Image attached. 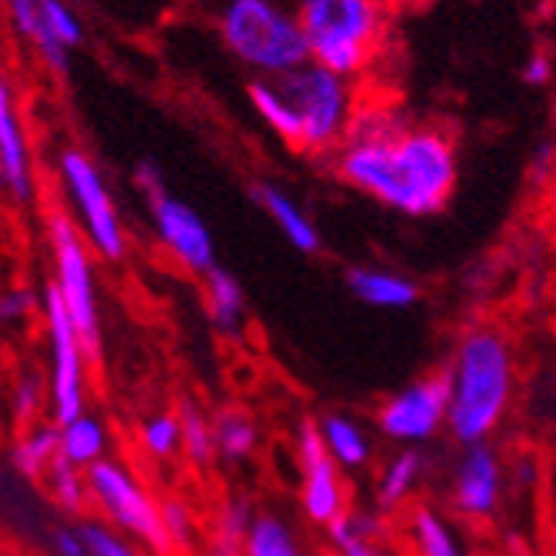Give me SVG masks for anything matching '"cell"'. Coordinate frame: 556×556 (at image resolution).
Masks as SVG:
<instances>
[{
	"mask_svg": "<svg viewBox=\"0 0 556 556\" xmlns=\"http://www.w3.org/2000/svg\"><path fill=\"white\" fill-rule=\"evenodd\" d=\"M8 21L14 27V34L34 50V58L43 47V34H40V0H4Z\"/></svg>",
	"mask_w": 556,
	"mask_h": 556,
	"instance_id": "34",
	"label": "cell"
},
{
	"mask_svg": "<svg viewBox=\"0 0 556 556\" xmlns=\"http://www.w3.org/2000/svg\"><path fill=\"white\" fill-rule=\"evenodd\" d=\"M50 556H90V549L77 527H58L50 530Z\"/></svg>",
	"mask_w": 556,
	"mask_h": 556,
	"instance_id": "36",
	"label": "cell"
},
{
	"mask_svg": "<svg viewBox=\"0 0 556 556\" xmlns=\"http://www.w3.org/2000/svg\"><path fill=\"white\" fill-rule=\"evenodd\" d=\"M549 77H553V61L543 54V50H536V54L527 61V67H523V80L527 84H549Z\"/></svg>",
	"mask_w": 556,
	"mask_h": 556,
	"instance_id": "38",
	"label": "cell"
},
{
	"mask_svg": "<svg viewBox=\"0 0 556 556\" xmlns=\"http://www.w3.org/2000/svg\"><path fill=\"white\" fill-rule=\"evenodd\" d=\"M553 127H556V104H553Z\"/></svg>",
	"mask_w": 556,
	"mask_h": 556,
	"instance_id": "42",
	"label": "cell"
},
{
	"mask_svg": "<svg viewBox=\"0 0 556 556\" xmlns=\"http://www.w3.org/2000/svg\"><path fill=\"white\" fill-rule=\"evenodd\" d=\"M43 224H47L50 261H54V280L50 283H54L61 303L71 314L87 364H100V357H104V327H100V300H97L90 247L84 243L71 214L61 207H50Z\"/></svg>",
	"mask_w": 556,
	"mask_h": 556,
	"instance_id": "6",
	"label": "cell"
},
{
	"mask_svg": "<svg viewBox=\"0 0 556 556\" xmlns=\"http://www.w3.org/2000/svg\"><path fill=\"white\" fill-rule=\"evenodd\" d=\"M34 314H40V296L30 287H11L0 293V324L4 327L24 324Z\"/></svg>",
	"mask_w": 556,
	"mask_h": 556,
	"instance_id": "35",
	"label": "cell"
},
{
	"mask_svg": "<svg viewBox=\"0 0 556 556\" xmlns=\"http://www.w3.org/2000/svg\"><path fill=\"white\" fill-rule=\"evenodd\" d=\"M311 64L364 80L390 40L393 0H293Z\"/></svg>",
	"mask_w": 556,
	"mask_h": 556,
	"instance_id": "3",
	"label": "cell"
},
{
	"mask_svg": "<svg viewBox=\"0 0 556 556\" xmlns=\"http://www.w3.org/2000/svg\"><path fill=\"white\" fill-rule=\"evenodd\" d=\"M40 317L47 327V353H50L47 410H50V424L64 427L74 417L87 414V357L54 283H47L40 293Z\"/></svg>",
	"mask_w": 556,
	"mask_h": 556,
	"instance_id": "9",
	"label": "cell"
},
{
	"mask_svg": "<svg viewBox=\"0 0 556 556\" xmlns=\"http://www.w3.org/2000/svg\"><path fill=\"white\" fill-rule=\"evenodd\" d=\"M296 470H300V510L314 527H330L350 510V493L340 467L327 457L317 420H303L296 427Z\"/></svg>",
	"mask_w": 556,
	"mask_h": 556,
	"instance_id": "11",
	"label": "cell"
},
{
	"mask_svg": "<svg viewBox=\"0 0 556 556\" xmlns=\"http://www.w3.org/2000/svg\"><path fill=\"white\" fill-rule=\"evenodd\" d=\"M393 4H420V0H393Z\"/></svg>",
	"mask_w": 556,
	"mask_h": 556,
	"instance_id": "41",
	"label": "cell"
},
{
	"mask_svg": "<svg viewBox=\"0 0 556 556\" xmlns=\"http://www.w3.org/2000/svg\"><path fill=\"white\" fill-rule=\"evenodd\" d=\"M147 214H150V224H154L161 247L174 257V264H180L193 277H204L217 267V243H214L207 220L190 204H184L180 197L167 190L150 193Z\"/></svg>",
	"mask_w": 556,
	"mask_h": 556,
	"instance_id": "12",
	"label": "cell"
},
{
	"mask_svg": "<svg viewBox=\"0 0 556 556\" xmlns=\"http://www.w3.org/2000/svg\"><path fill=\"white\" fill-rule=\"evenodd\" d=\"M446 370V430L460 446L490 443L514 400V350L493 327H473L453 346Z\"/></svg>",
	"mask_w": 556,
	"mask_h": 556,
	"instance_id": "2",
	"label": "cell"
},
{
	"mask_svg": "<svg viewBox=\"0 0 556 556\" xmlns=\"http://www.w3.org/2000/svg\"><path fill=\"white\" fill-rule=\"evenodd\" d=\"M214 30L254 77L277 80L311 61L293 0H217Z\"/></svg>",
	"mask_w": 556,
	"mask_h": 556,
	"instance_id": "4",
	"label": "cell"
},
{
	"mask_svg": "<svg viewBox=\"0 0 556 556\" xmlns=\"http://www.w3.org/2000/svg\"><path fill=\"white\" fill-rule=\"evenodd\" d=\"M211 437H214V460L220 464H247L257 453L261 433L257 424L243 410H220L217 417H211Z\"/></svg>",
	"mask_w": 556,
	"mask_h": 556,
	"instance_id": "22",
	"label": "cell"
},
{
	"mask_svg": "<svg viewBox=\"0 0 556 556\" xmlns=\"http://www.w3.org/2000/svg\"><path fill=\"white\" fill-rule=\"evenodd\" d=\"M47 403V380L40 374H24L14 390H11V410H14V420L24 424V427H34L40 410Z\"/></svg>",
	"mask_w": 556,
	"mask_h": 556,
	"instance_id": "32",
	"label": "cell"
},
{
	"mask_svg": "<svg viewBox=\"0 0 556 556\" xmlns=\"http://www.w3.org/2000/svg\"><path fill=\"white\" fill-rule=\"evenodd\" d=\"M327 543L333 556H390L383 546V523L374 514L346 510L327 527Z\"/></svg>",
	"mask_w": 556,
	"mask_h": 556,
	"instance_id": "20",
	"label": "cell"
},
{
	"mask_svg": "<svg viewBox=\"0 0 556 556\" xmlns=\"http://www.w3.org/2000/svg\"><path fill=\"white\" fill-rule=\"evenodd\" d=\"M257 514H254V503H250L247 496H233L227 500L220 514H217V527H214V536L220 540H233V543H243L250 527H254Z\"/></svg>",
	"mask_w": 556,
	"mask_h": 556,
	"instance_id": "33",
	"label": "cell"
},
{
	"mask_svg": "<svg viewBox=\"0 0 556 556\" xmlns=\"http://www.w3.org/2000/svg\"><path fill=\"white\" fill-rule=\"evenodd\" d=\"M161 523H164V536H167L170 553H187L193 546L197 523H193V514L184 500H177V496L161 500Z\"/></svg>",
	"mask_w": 556,
	"mask_h": 556,
	"instance_id": "30",
	"label": "cell"
},
{
	"mask_svg": "<svg viewBox=\"0 0 556 556\" xmlns=\"http://www.w3.org/2000/svg\"><path fill=\"white\" fill-rule=\"evenodd\" d=\"M410 543L417 549V556H470V549L464 546V540L457 536L443 514H437L433 507H414L410 510Z\"/></svg>",
	"mask_w": 556,
	"mask_h": 556,
	"instance_id": "24",
	"label": "cell"
},
{
	"mask_svg": "<svg viewBox=\"0 0 556 556\" xmlns=\"http://www.w3.org/2000/svg\"><path fill=\"white\" fill-rule=\"evenodd\" d=\"M446 370L410 380L377 407V430L403 446L430 443L446 427Z\"/></svg>",
	"mask_w": 556,
	"mask_h": 556,
	"instance_id": "10",
	"label": "cell"
},
{
	"mask_svg": "<svg viewBox=\"0 0 556 556\" xmlns=\"http://www.w3.org/2000/svg\"><path fill=\"white\" fill-rule=\"evenodd\" d=\"M61 427L58 424H34L14 446V464L24 477H43L47 467L58 460Z\"/></svg>",
	"mask_w": 556,
	"mask_h": 556,
	"instance_id": "26",
	"label": "cell"
},
{
	"mask_svg": "<svg viewBox=\"0 0 556 556\" xmlns=\"http://www.w3.org/2000/svg\"><path fill=\"white\" fill-rule=\"evenodd\" d=\"M427 477V453L417 446H407L393 453L387 460V467L380 470L374 500H377V510L380 514H396L403 503H410V496L417 493V486Z\"/></svg>",
	"mask_w": 556,
	"mask_h": 556,
	"instance_id": "17",
	"label": "cell"
},
{
	"mask_svg": "<svg viewBox=\"0 0 556 556\" xmlns=\"http://www.w3.org/2000/svg\"><path fill=\"white\" fill-rule=\"evenodd\" d=\"M177 424H180V453L193 467L214 464V437H211V417L197 407L193 400H180L177 407Z\"/></svg>",
	"mask_w": 556,
	"mask_h": 556,
	"instance_id": "27",
	"label": "cell"
},
{
	"mask_svg": "<svg viewBox=\"0 0 556 556\" xmlns=\"http://www.w3.org/2000/svg\"><path fill=\"white\" fill-rule=\"evenodd\" d=\"M250 197H254L257 207L277 224V230L287 237V243L293 250H300V254H320L324 237H320L317 224L307 217V211H303L287 190H280L270 180H257L250 187Z\"/></svg>",
	"mask_w": 556,
	"mask_h": 556,
	"instance_id": "15",
	"label": "cell"
},
{
	"mask_svg": "<svg viewBox=\"0 0 556 556\" xmlns=\"http://www.w3.org/2000/svg\"><path fill=\"white\" fill-rule=\"evenodd\" d=\"M247 100L254 114L270 127L274 137H280L287 147L296 150L300 143V124H296V114L290 111L283 90L277 87V80H264V77H254L247 84Z\"/></svg>",
	"mask_w": 556,
	"mask_h": 556,
	"instance_id": "23",
	"label": "cell"
},
{
	"mask_svg": "<svg viewBox=\"0 0 556 556\" xmlns=\"http://www.w3.org/2000/svg\"><path fill=\"white\" fill-rule=\"evenodd\" d=\"M277 87L296 114L300 154H330L346 140L350 124L361 111L357 84L307 61L287 77H277Z\"/></svg>",
	"mask_w": 556,
	"mask_h": 556,
	"instance_id": "5",
	"label": "cell"
},
{
	"mask_svg": "<svg viewBox=\"0 0 556 556\" xmlns=\"http://www.w3.org/2000/svg\"><path fill=\"white\" fill-rule=\"evenodd\" d=\"M337 177L383 207L430 217L457 190V147L440 127H410L387 108H364L333 157Z\"/></svg>",
	"mask_w": 556,
	"mask_h": 556,
	"instance_id": "1",
	"label": "cell"
},
{
	"mask_svg": "<svg viewBox=\"0 0 556 556\" xmlns=\"http://www.w3.org/2000/svg\"><path fill=\"white\" fill-rule=\"evenodd\" d=\"M84 480H87V500L104 514L108 527H114L127 540H137L150 553L170 556L161 523V500H154V493L134 477V470L108 457L87 467Z\"/></svg>",
	"mask_w": 556,
	"mask_h": 556,
	"instance_id": "8",
	"label": "cell"
},
{
	"mask_svg": "<svg viewBox=\"0 0 556 556\" xmlns=\"http://www.w3.org/2000/svg\"><path fill=\"white\" fill-rule=\"evenodd\" d=\"M90 556H147L140 546H134L124 533H117L114 527H108L104 520H87L77 527Z\"/></svg>",
	"mask_w": 556,
	"mask_h": 556,
	"instance_id": "31",
	"label": "cell"
},
{
	"mask_svg": "<svg viewBox=\"0 0 556 556\" xmlns=\"http://www.w3.org/2000/svg\"><path fill=\"white\" fill-rule=\"evenodd\" d=\"M108 450H111V433L108 424L93 417V414H80L71 424L61 427V446H58V457L77 470H87L100 460H108Z\"/></svg>",
	"mask_w": 556,
	"mask_h": 556,
	"instance_id": "21",
	"label": "cell"
},
{
	"mask_svg": "<svg viewBox=\"0 0 556 556\" xmlns=\"http://www.w3.org/2000/svg\"><path fill=\"white\" fill-rule=\"evenodd\" d=\"M8 97H14V87H11V80H8V77H0V104H4Z\"/></svg>",
	"mask_w": 556,
	"mask_h": 556,
	"instance_id": "40",
	"label": "cell"
},
{
	"mask_svg": "<svg viewBox=\"0 0 556 556\" xmlns=\"http://www.w3.org/2000/svg\"><path fill=\"white\" fill-rule=\"evenodd\" d=\"M0 190L14 204H34L37 174H34V147L17 114L14 97L0 104Z\"/></svg>",
	"mask_w": 556,
	"mask_h": 556,
	"instance_id": "14",
	"label": "cell"
},
{
	"mask_svg": "<svg viewBox=\"0 0 556 556\" xmlns=\"http://www.w3.org/2000/svg\"><path fill=\"white\" fill-rule=\"evenodd\" d=\"M207 556H243V543H233V540H220L214 536L211 540V553Z\"/></svg>",
	"mask_w": 556,
	"mask_h": 556,
	"instance_id": "39",
	"label": "cell"
},
{
	"mask_svg": "<svg viewBox=\"0 0 556 556\" xmlns=\"http://www.w3.org/2000/svg\"><path fill=\"white\" fill-rule=\"evenodd\" d=\"M58 180L71 200V220L77 224L90 254L108 264H121L127 257V230L108 177L100 174L93 157L80 147H64L58 154Z\"/></svg>",
	"mask_w": 556,
	"mask_h": 556,
	"instance_id": "7",
	"label": "cell"
},
{
	"mask_svg": "<svg viewBox=\"0 0 556 556\" xmlns=\"http://www.w3.org/2000/svg\"><path fill=\"white\" fill-rule=\"evenodd\" d=\"M140 446L154 460H174L180 457V424L177 414H154L140 424Z\"/></svg>",
	"mask_w": 556,
	"mask_h": 556,
	"instance_id": "29",
	"label": "cell"
},
{
	"mask_svg": "<svg viewBox=\"0 0 556 556\" xmlns=\"http://www.w3.org/2000/svg\"><path fill=\"white\" fill-rule=\"evenodd\" d=\"M343 280L346 290L374 311H410L420 300V287L410 277L383 267H350Z\"/></svg>",
	"mask_w": 556,
	"mask_h": 556,
	"instance_id": "16",
	"label": "cell"
},
{
	"mask_svg": "<svg viewBox=\"0 0 556 556\" xmlns=\"http://www.w3.org/2000/svg\"><path fill=\"white\" fill-rule=\"evenodd\" d=\"M134 180H137V187L143 190V197L167 190V187H164V170H161L154 161H140L137 170H134Z\"/></svg>",
	"mask_w": 556,
	"mask_h": 556,
	"instance_id": "37",
	"label": "cell"
},
{
	"mask_svg": "<svg viewBox=\"0 0 556 556\" xmlns=\"http://www.w3.org/2000/svg\"><path fill=\"white\" fill-rule=\"evenodd\" d=\"M503 464L490 443L464 446L450 480V507L464 520H490L500 510Z\"/></svg>",
	"mask_w": 556,
	"mask_h": 556,
	"instance_id": "13",
	"label": "cell"
},
{
	"mask_svg": "<svg viewBox=\"0 0 556 556\" xmlns=\"http://www.w3.org/2000/svg\"><path fill=\"white\" fill-rule=\"evenodd\" d=\"M47 486H50V496H54V503L64 510V514H80L87 507V480H84V470L64 464L61 457L47 467Z\"/></svg>",
	"mask_w": 556,
	"mask_h": 556,
	"instance_id": "28",
	"label": "cell"
},
{
	"mask_svg": "<svg viewBox=\"0 0 556 556\" xmlns=\"http://www.w3.org/2000/svg\"><path fill=\"white\" fill-rule=\"evenodd\" d=\"M243 556H307L293 527L277 514H257L243 540Z\"/></svg>",
	"mask_w": 556,
	"mask_h": 556,
	"instance_id": "25",
	"label": "cell"
},
{
	"mask_svg": "<svg viewBox=\"0 0 556 556\" xmlns=\"http://www.w3.org/2000/svg\"><path fill=\"white\" fill-rule=\"evenodd\" d=\"M317 433L324 440V450L327 457L340 467V470H364L374 457V446H370V437L367 430L346 417V414H327L317 420Z\"/></svg>",
	"mask_w": 556,
	"mask_h": 556,
	"instance_id": "18",
	"label": "cell"
},
{
	"mask_svg": "<svg viewBox=\"0 0 556 556\" xmlns=\"http://www.w3.org/2000/svg\"><path fill=\"white\" fill-rule=\"evenodd\" d=\"M204 303H207V317L217 327V333L237 337L243 330L247 293H243L240 280L230 270H224L220 264L211 274H204Z\"/></svg>",
	"mask_w": 556,
	"mask_h": 556,
	"instance_id": "19",
	"label": "cell"
}]
</instances>
